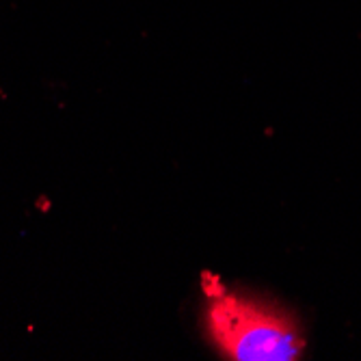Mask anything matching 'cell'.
Returning <instances> with one entry per match:
<instances>
[{"label":"cell","instance_id":"cell-1","mask_svg":"<svg viewBox=\"0 0 361 361\" xmlns=\"http://www.w3.org/2000/svg\"><path fill=\"white\" fill-rule=\"evenodd\" d=\"M206 329L216 348L236 361H290L303 353L299 324L286 310L245 294L206 286Z\"/></svg>","mask_w":361,"mask_h":361}]
</instances>
